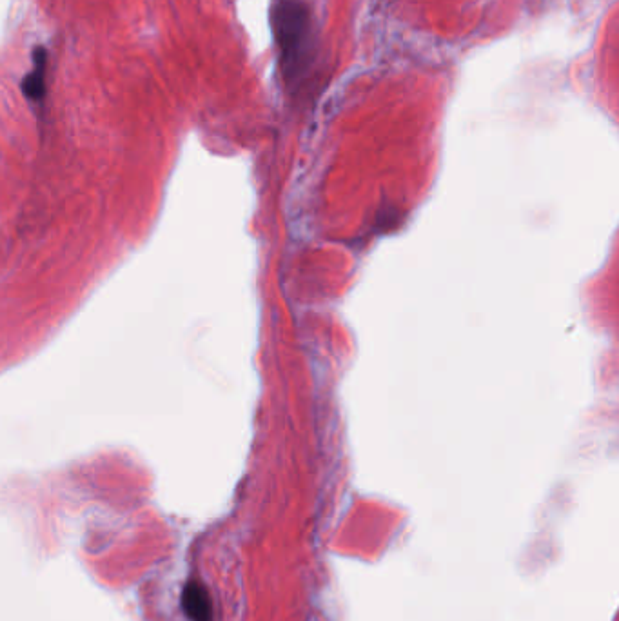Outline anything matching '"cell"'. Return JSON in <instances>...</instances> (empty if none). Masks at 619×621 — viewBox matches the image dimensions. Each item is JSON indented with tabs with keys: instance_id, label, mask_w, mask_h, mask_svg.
<instances>
[{
	"instance_id": "obj_1",
	"label": "cell",
	"mask_w": 619,
	"mask_h": 621,
	"mask_svg": "<svg viewBox=\"0 0 619 621\" xmlns=\"http://www.w3.org/2000/svg\"><path fill=\"white\" fill-rule=\"evenodd\" d=\"M280 68L285 84L298 88L315 59L313 15L304 0H275L271 8Z\"/></svg>"
},
{
	"instance_id": "obj_2",
	"label": "cell",
	"mask_w": 619,
	"mask_h": 621,
	"mask_svg": "<svg viewBox=\"0 0 619 621\" xmlns=\"http://www.w3.org/2000/svg\"><path fill=\"white\" fill-rule=\"evenodd\" d=\"M182 605L191 621H213V605L209 594L200 583H187L182 594Z\"/></svg>"
},
{
	"instance_id": "obj_3",
	"label": "cell",
	"mask_w": 619,
	"mask_h": 621,
	"mask_svg": "<svg viewBox=\"0 0 619 621\" xmlns=\"http://www.w3.org/2000/svg\"><path fill=\"white\" fill-rule=\"evenodd\" d=\"M46 62H48L46 50L44 48H35V53H33V69L22 80V91L30 100H40L44 97V91H46V80H44Z\"/></svg>"
}]
</instances>
